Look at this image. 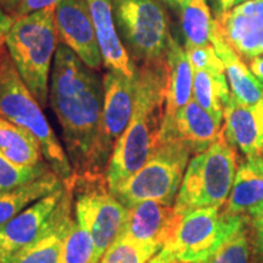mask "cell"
<instances>
[{
  "instance_id": "22",
  "label": "cell",
  "mask_w": 263,
  "mask_h": 263,
  "mask_svg": "<svg viewBox=\"0 0 263 263\" xmlns=\"http://www.w3.org/2000/svg\"><path fill=\"white\" fill-rule=\"evenodd\" d=\"M228 39L240 57L248 60L263 55V25L254 17L238 14L234 10L217 16Z\"/></svg>"
},
{
  "instance_id": "40",
  "label": "cell",
  "mask_w": 263,
  "mask_h": 263,
  "mask_svg": "<svg viewBox=\"0 0 263 263\" xmlns=\"http://www.w3.org/2000/svg\"><path fill=\"white\" fill-rule=\"evenodd\" d=\"M149 263H174V262H171V261H168V259L163 258L160 254H157L155 257L151 258V261Z\"/></svg>"
},
{
  "instance_id": "39",
  "label": "cell",
  "mask_w": 263,
  "mask_h": 263,
  "mask_svg": "<svg viewBox=\"0 0 263 263\" xmlns=\"http://www.w3.org/2000/svg\"><path fill=\"white\" fill-rule=\"evenodd\" d=\"M161 2L166 3L171 6H174V8H184V5L188 3V0H161Z\"/></svg>"
},
{
  "instance_id": "26",
  "label": "cell",
  "mask_w": 263,
  "mask_h": 263,
  "mask_svg": "<svg viewBox=\"0 0 263 263\" xmlns=\"http://www.w3.org/2000/svg\"><path fill=\"white\" fill-rule=\"evenodd\" d=\"M252 254H255L254 226L249 219L218 251L202 263H252Z\"/></svg>"
},
{
  "instance_id": "25",
  "label": "cell",
  "mask_w": 263,
  "mask_h": 263,
  "mask_svg": "<svg viewBox=\"0 0 263 263\" xmlns=\"http://www.w3.org/2000/svg\"><path fill=\"white\" fill-rule=\"evenodd\" d=\"M212 24L213 20L206 0H188L182 12V27L185 35L184 47L211 44Z\"/></svg>"
},
{
  "instance_id": "2",
  "label": "cell",
  "mask_w": 263,
  "mask_h": 263,
  "mask_svg": "<svg viewBox=\"0 0 263 263\" xmlns=\"http://www.w3.org/2000/svg\"><path fill=\"white\" fill-rule=\"evenodd\" d=\"M166 59L144 62L137 67L133 114L105 171L110 190L133 176L162 144L161 134L166 114Z\"/></svg>"
},
{
  "instance_id": "8",
  "label": "cell",
  "mask_w": 263,
  "mask_h": 263,
  "mask_svg": "<svg viewBox=\"0 0 263 263\" xmlns=\"http://www.w3.org/2000/svg\"><path fill=\"white\" fill-rule=\"evenodd\" d=\"M73 205L76 219L94 240L93 263H99L122 233L128 209L111 193L105 174L74 176Z\"/></svg>"
},
{
  "instance_id": "9",
  "label": "cell",
  "mask_w": 263,
  "mask_h": 263,
  "mask_svg": "<svg viewBox=\"0 0 263 263\" xmlns=\"http://www.w3.org/2000/svg\"><path fill=\"white\" fill-rule=\"evenodd\" d=\"M121 38L138 60L166 59L171 34L166 11L156 0H112Z\"/></svg>"
},
{
  "instance_id": "23",
  "label": "cell",
  "mask_w": 263,
  "mask_h": 263,
  "mask_svg": "<svg viewBox=\"0 0 263 263\" xmlns=\"http://www.w3.org/2000/svg\"><path fill=\"white\" fill-rule=\"evenodd\" d=\"M0 151L6 159L18 166L37 167L45 164L37 138L3 117H0Z\"/></svg>"
},
{
  "instance_id": "3",
  "label": "cell",
  "mask_w": 263,
  "mask_h": 263,
  "mask_svg": "<svg viewBox=\"0 0 263 263\" xmlns=\"http://www.w3.org/2000/svg\"><path fill=\"white\" fill-rule=\"evenodd\" d=\"M5 45L28 89L41 106H45L58 50L55 8L16 17L6 34Z\"/></svg>"
},
{
  "instance_id": "5",
  "label": "cell",
  "mask_w": 263,
  "mask_h": 263,
  "mask_svg": "<svg viewBox=\"0 0 263 263\" xmlns=\"http://www.w3.org/2000/svg\"><path fill=\"white\" fill-rule=\"evenodd\" d=\"M236 171V151L222 130L221 136L211 145L189 161L174 201L176 212L183 217L199 209L224 206Z\"/></svg>"
},
{
  "instance_id": "33",
  "label": "cell",
  "mask_w": 263,
  "mask_h": 263,
  "mask_svg": "<svg viewBox=\"0 0 263 263\" xmlns=\"http://www.w3.org/2000/svg\"><path fill=\"white\" fill-rule=\"evenodd\" d=\"M14 22L15 20L12 16L8 15L4 10L0 9V50H2L3 43H5L6 34H8L9 29L11 28V26Z\"/></svg>"
},
{
  "instance_id": "15",
  "label": "cell",
  "mask_w": 263,
  "mask_h": 263,
  "mask_svg": "<svg viewBox=\"0 0 263 263\" xmlns=\"http://www.w3.org/2000/svg\"><path fill=\"white\" fill-rule=\"evenodd\" d=\"M65 193V185L58 192L49 194L24 210L6 224L0 227V246L6 256L15 254L34 241L50 223L55 210Z\"/></svg>"
},
{
  "instance_id": "7",
  "label": "cell",
  "mask_w": 263,
  "mask_h": 263,
  "mask_svg": "<svg viewBox=\"0 0 263 263\" xmlns=\"http://www.w3.org/2000/svg\"><path fill=\"white\" fill-rule=\"evenodd\" d=\"M249 221L222 207H205L183 216L172 239L159 254L174 263H202Z\"/></svg>"
},
{
  "instance_id": "16",
  "label": "cell",
  "mask_w": 263,
  "mask_h": 263,
  "mask_svg": "<svg viewBox=\"0 0 263 263\" xmlns=\"http://www.w3.org/2000/svg\"><path fill=\"white\" fill-rule=\"evenodd\" d=\"M223 133L246 159L263 155V100L248 105L230 97L223 111Z\"/></svg>"
},
{
  "instance_id": "37",
  "label": "cell",
  "mask_w": 263,
  "mask_h": 263,
  "mask_svg": "<svg viewBox=\"0 0 263 263\" xmlns=\"http://www.w3.org/2000/svg\"><path fill=\"white\" fill-rule=\"evenodd\" d=\"M236 0H215L217 16H221L228 12L235 6Z\"/></svg>"
},
{
  "instance_id": "4",
  "label": "cell",
  "mask_w": 263,
  "mask_h": 263,
  "mask_svg": "<svg viewBox=\"0 0 263 263\" xmlns=\"http://www.w3.org/2000/svg\"><path fill=\"white\" fill-rule=\"evenodd\" d=\"M0 117L37 138L45 161L64 183L73 177L67 154L43 114L41 104L28 89L6 51L0 57Z\"/></svg>"
},
{
  "instance_id": "20",
  "label": "cell",
  "mask_w": 263,
  "mask_h": 263,
  "mask_svg": "<svg viewBox=\"0 0 263 263\" xmlns=\"http://www.w3.org/2000/svg\"><path fill=\"white\" fill-rule=\"evenodd\" d=\"M263 202V157L246 159L238 167L233 188L223 206L228 215H246Z\"/></svg>"
},
{
  "instance_id": "14",
  "label": "cell",
  "mask_w": 263,
  "mask_h": 263,
  "mask_svg": "<svg viewBox=\"0 0 263 263\" xmlns=\"http://www.w3.org/2000/svg\"><path fill=\"white\" fill-rule=\"evenodd\" d=\"M222 123L200 106L194 99L168 121H164L161 141L178 140L186 144L194 155L202 153L221 136Z\"/></svg>"
},
{
  "instance_id": "6",
  "label": "cell",
  "mask_w": 263,
  "mask_h": 263,
  "mask_svg": "<svg viewBox=\"0 0 263 263\" xmlns=\"http://www.w3.org/2000/svg\"><path fill=\"white\" fill-rule=\"evenodd\" d=\"M192 155V149L182 141H164L143 167L111 193L127 209L146 200L172 206Z\"/></svg>"
},
{
  "instance_id": "28",
  "label": "cell",
  "mask_w": 263,
  "mask_h": 263,
  "mask_svg": "<svg viewBox=\"0 0 263 263\" xmlns=\"http://www.w3.org/2000/svg\"><path fill=\"white\" fill-rule=\"evenodd\" d=\"M94 255L93 238L77 219H73L65 236L59 263H93Z\"/></svg>"
},
{
  "instance_id": "43",
  "label": "cell",
  "mask_w": 263,
  "mask_h": 263,
  "mask_svg": "<svg viewBox=\"0 0 263 263\" xmlns=\"http://www.w3.org/2000/svg\"><path fill=\"white\" fill-rule=\"evenodd\" d=\"M252 263H263V261H261V259H259V258H257V257H256V259H255V261H254V262H252Z\"/></svg>"
},
{
  "instance_id": "27",
  "label": "cell",
  "mask_w": 263,
  "mask_h": 263,
  "mask_svg": "<svg viewBox=\"0 0 263 263\" xmlns=\"http://www.w3.org/2000/svg\"><path fill=\"white\" fill-rule=\"evenodd\" d=\"M162 250L157 244H141L118 236L99 263H149Z\"/></svg>"
},
{
  "instance_id": "38",
  "label": "cell",
  "mask_w": 263,
  "mask_h": 263,
  "mask_svg": "<svg viewBox=\"0 0 263 263\" xmlns=\"http://www.w3.org/2000/svg\"><path fill=\"white\" fill-rule=\"evenodd\" d=\"M22 0H0V9L6 11H16Z\"/></svg>"
},
{
  "instance_id": "36",
  "label": "cell",
  "mask_w": 263,
  "mask_h": 263,
  "mask_svg": "<svg viewBox=\"0 0 263 263\" xmlns=\"http://www.w3.org/2000/svg\"><path fill=\"white\" fill-rule=\"evenodd\" d=\"M254 242H255V256L263 261V228L254 227Z\"/></svg>"
},
{
  "instance_id": "29",
  "label": "cell",
  "mask_w": 263,
  "mask_h": 263,
  "mask_svg": "<svg viewBox=\"0 0 263 263\" xmlns=\"http://www.w3.org/2000/svg\"><path fill=\"white\" fill-rule=\"evenodd\" d=\"M50 170L47 164L37 167H22L6 159L4 154L0 151V193L8 192L38 178L43 173Z\"/></svg>"
},
{
  "instance_id": "1",
  "label": "cell",
  "mask_w": 263,
  "mask_h": 263,
  "mask_svg": "<svg viewBox=\"0 0 263 263\" xmlns=\"http://www.w3.org/2000/svg\"><path fill=\"white\" fill-rule=\"evenodd\" d=\"M49 98L60 122L73 176H84L89 172L100 133L104 83L64 43L55 54Z\"/></svg>"
},
{
  "instance_id": "11",
  "label": "cell",
  "mask_w": 263,
  "mask_h": 263,
  "mask_svg": "<svg viewBox=\"0 0 263 263\" xmlns=\"http://www.w3.org/2000/svg\"><path fill=\"white\" fill-rule=\"evenodd\" d=\"M55 26L64 44L88 67H100L103 58L84 0H62L55 8Z\"/></svg>"
},
{
  "instance_id": "17",
  "label": "cell",
  "mask_w": 263,
  "mask_h": 263,
  "mask_svg": "<svg viewBox=\"0 0 263 263\" xmlns=\"http://www.w3.org/2000/svg\"><path fill=\"white\" fill-rule=\"evenodd\" d=\"M93 22L104 65L108 71L133 77L137 66L130 60L126 47L121 41L115 21L112 0H84Z\"/></svg>"
},
{
  "instance_id": "21",
  "label": "cell",
  "mask_w": 263,
  "mask_h": 263,
  "mask_svg": "<svg viewBox=\"0 0 263 263\" xmlns=\"http://www.w3.org/2000/svg\"><path fill=\"white\" fill-rule=\"evenodd\" d=\"M64 185V180L50 168L31 182L0 193V227L6 224L32 203L58 192Z\"/></svg>"
},
{
  "instance_id": "35",
  "label": "cell",
  "mask_w": 263,
  "mask_h": 263,
  "mask_svg": "<svg viewBox=\"0 0 263 263\" xmlns=\"http://www.w3.org/2000/svg\"><path fill=\"white\" fill-rule=\"evenodd\" d=\"M249 68L255 74V77L263 84V55L250 60Z\"/></svg>"
},
{
  "instance_id": "31",
  "label": "cell",
  "mask_w": 263,
  "mask_h": 263,
  "mask_svg": "<svg viewBox=\"0 0 263 263\" xmlns=\"http://www.w3.org/2000/svg\"><path fill=\"white\" fill-rule=\"evenodd\" d=\"M62 0H22L21 4L16 9V17H22V16L33 14V12L42 11V10L57 8Z\"/></svg>"
},
{
  "instance_id": "42",
  "label": "cell",
  "mask_w": 263,
  "mask_h": 263,
  "mask_svg": "<svg viewBox=\"0 0 263 263\" xmlns=\"http://www.w3.org/2000/svg\"><path fill=\"white\" fill-rule=\"evenodd\" d=\"M245 2H249V0H236L235 5H239V4H241V3H245Z\"/></svg>"
},
{
  "instance_id": "34",
  "label": "cell",
  "mask_w": 263,
  "mask_h": 263,
  "mask_svg": "<svg viewBox=\"0 0 263 263\" xmlns=\"http://www.w3.org/2000/svg\"><path fill=\"white\" fill-rule=\"evenodd\" d=\"M246 215H248L250 222L255 228H263V202L252 207Z\"/></svg>"
},
{
  "instance_id": "24",
  "label": "cell",
  "mask_w": 263,
  "mask_h": 263,
  "mask_svg": "<svg viewBox=\"0 0 263 263\" xmlns=\"http://www.w3.org/2000/svg\"><path fill=\"white\" fill-rule=\"evenodd\" d=\"M232 97L226 73L194 71L193 99L217 122H223V111Z\"/></svg>"
},
{
  "instance_id": "10",
  "label": "cell",
  "mask_w": 263,
  "mask_h": 263,
  "mask_svg": "<svg viewBox=\"0 0 263 263\" xmlns=\"http://www.w3.org/2000/svg\"><path fill=\"white\" fill-rule=\"evenodd\" d=\"M103 83V120L91 157L89 172L87 174H105L117 141L126 130L133 114L137 91V72L133 77H127L118 72L108 71L105 74Z\"/></svg>"
},
{
  "instance_id": "32",
  "label": "cell",
  "mask_w": 263,
  "mask_h": 263,
  "mask_svg": "<svg viewBox=\"0 0 263 263\" xmlns=\"http://www.w3.org/2000/svg\"><path fill=\"white\" fill-rule=\"evenodd\" d=\"M238 14L254 17L263 25V0H249L233 8Z\"/></svg>"
},
{
  "instance_id": "13",
  "label": "cell",
  "mask_w": 263,
  "mask_h": 263,
  "mask_svg": "<svg viewBox=\"0 0 263 263\" xmlns=\"http://www.w3.org/2000/svg\"><path fill=\"white\" fill-rule=\"evenodd\" d=\"M182 218L174 206L146 200L128 209L127 222L120 236L163 248L172 239Z\"/></svg>"
},
{
  "instance_id": "41",
  "label": "cell",
  "mask_w": 263,
  "mask_h": 263,
  "mask_svg": "<svg viewBox=\"0 0 263 263\" xmlns=\"http://www.w3.org/2000/svg\"><path fill=\"white\" fill-rule=\"evenodd\" d=\"M6 258H8V256H6L5 251H4V250H3L2 246H0V263H5Z\"/></svg>"
},
{
  "instance_id": "18",
  "label": "cell",
  "mask_w": 263,
  "mask_h": 263,
  "mask_svg": "<svg viewBox=\"0 0 263 263\" xmlns=\"http://www.w3.org/2000/svg\"><path fill=\"white\" fill-rule=\"evenodd\" d=\"M211 44L224 64L232 97L239 103L252 105L263 100V84L252 73L249 66L241 60V57L230 45L226 38L221 24L213 20Z\"/></svg>"
},
{
  "instance_id": "12",
  "label": "cell",
  "mask_w": 263,
  "mask_h": 263,
  "mask_svg": "<svg viewBox=\"0 0 263 263\" xmlns=\"http://www.w3.org/2000/svg\"><path fill=\"white\" fill-rule=\"evenodd\" d=\"M74 176L65 182V193L50 223L34 241L10 255L5 263H59L65 236L74 219Z\"/></svg>"
},
{
  "instance_id": "30",
  "label": "cell",
  "mask_w": 263,
  "mask_h": 263,
  "mask_svg": "<svg viewBox=\"0 0 263 263\" xmlns=\"http://www.w3.org/2000/svg\"><path fill=\"white\" fill-rule=\"evenodd\" d=\"M193 71H206L215 73H226L224 64L212 44L203 47H184Z\"/></svg>"
},
{
  "instance_id": "19",
  "label": "cell",
  "mask_w": 263,
  "mask_h": 263,
  "mask_svg": "<svg viewBox=\"0 0 263 263\" xmlns=\"http://www.w3.org/2000/svg\"><path fill=\"white\" fill-rule=\"evenodd\" d=\"M166 60L167 89L164 121H168L193 99L194 71L185 49L182 48L174 38H171Z\"/></svg>"
}]
</instances>
